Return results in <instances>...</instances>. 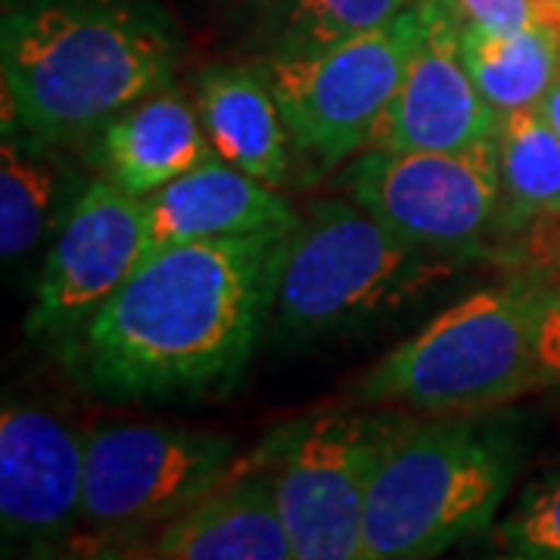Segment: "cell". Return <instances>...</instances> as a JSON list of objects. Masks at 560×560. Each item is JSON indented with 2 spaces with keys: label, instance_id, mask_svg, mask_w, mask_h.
<instances>
[{
  "label": "cell",
  "instance_id": "6da1fadb",
  "mask_svg": "<svg viewBox=\"0 0 560 560\" xmlns=\"http://www.w3.org/2000/svg\"><path fill=\"white\" fill-rule=\"evenodd\" d=\"M287 231L172 246L143 259L62 346L103 401L228 399L271 324Z\"/></svg>",
  "mask_w": 560,
  "mask_h": 560
},
{
  "label": "cell",
  "instance_id": "7a4b0ae2",
  "mask_svg": "<svg viewBox=\"0 0 560 560\" xmlns=\"http://www.w3.org/2000/svg\"><path fill=\"white\" fill-rule=\"evenodd\" d=\"M178 66L180 32L160 0H3V109L44 140L88 143L168 91Z\"/></svg>",
  "mask_w": 560,
  "mask_h": 560
},
{
  "label": "cell",
  "instance_id": "3957f363",
  "mask_svg": "<svg viewBox=\"0 0 560 560\" xmlns=\"http://www.w3.org/2000/svg\"><path fill=\"white\" fill-rule=\"evenodd\" d=\"M523 464L508 415H408L383 440L361 560H440L495 526Z\"/></svg>",
  "mask_w": 560,
  "mask_h": 560
},
{
  "label": "cell",
  "instance_id": "277c9868",
  "mask_svg": "<svg viewBox=\"0 0 560 560\" xmlns=\"http://www.w3.org/2000/svg\"><path fill=\"white\" fill-rule=\"evenodd\" d=\"M548 287L511 278L464 296L364 371L352 396L371 408L477 415L536 393V330Z\"/></svg>",
  "mask_w": 560,
  "mask_h": 560
},
{
  "label": "cell",
  "instance_id": "5b68a950",
  "mask_svg": "<svg viewBox=\"0 0 560 560\" xmlns=\"http://www.w3.org/2000/svg\"><path fill=\"white\" fill-rule=\"evenodd\" d=\"M464 261L401 241L352 200L312 202L290 234L268 334L318 342L418 302Z\"/></svg>",
  "mask_w": 560,
  "mask_h": 560
},
{
  "label": "cell",
  "instance_id": "8992f818",
  "mask_svg": "<svg viewBox=\"0 0 560 560\" xmlns=\"http://www.w3.org/2000/svg\"><path fill=\"white\" fill-rule=\"evenodd\" d=\"M237 464V440L172 423L109 420L84 430L81 551L147 539L206 499Z\"/></svg>",
  "mask_w": 560,
  "mask_h": 560
},
{
  "label": "cell",
  "instance_id": "52a82bcc",
  "mask_svg": "<svg viewBox=\"0 0 560 560\" xmlns=\"http://www.w3.org/2000/svg\"><path fill=\"white\" fill-rule=\"evenodd\" d=\"M418 25L415 0L396 20L324 54L261 66L290 135L293 162L302 165V178L318 180L340 172L368 150L383 109L399 88Z\"/></svg>",
  "mask_w": 560,
  "mask_h": 560
},
{
  "label": "cell",
  "instance_id": "ba28073f",
  "mask_svg": "<svg viewBox=\"0 0 560 560\" xmlns=\"http://www.w3.org/2000/svg\"><path fill=\"white\" fill-rule=\"evenodd\" d=\"M396 408H340L271 433L293 560H361L368 489Z\"/></svg>",
  "mask_w": 560,
  "mask_h": 560
},
{
  "label": "cell",
  "instance_id": "9c48e42d",
  "mask_svg": "<svg viewBox=\"0 0 560 560\" xmlns=\"http://www.w3.org/2000/svg\"><path fill=\"white\" fill-rule=\"evenodd\" d=\"M337 187L401 241L464 261L499 224V140L460 153L361 150Z\"/></svg>",
  "mask_w": 560,
  "mask_h": 560
},
{
  "label": "cell",
  "instance_id": "30bf717a",
  "mask_svg": "<svg viewBox=\"0 0 560 560\" xmlns=\"http://www.w3.org/2000/svg\"><path fill=\"white\" fill-rule=\"evenodd\" d=\"M84 511V430L38 401L0 411L3 560H62L75 551Z\"/></svg>",
  "mask_w": 560,
  "mask_h": 560
},
{
  "label": "cell",
  "instance_id": "8fae6325",
  "mask_svg": "<svg viewBox=\"0 0 560 560\" xmlns=\"http://www.w3.org/2000/svg\"><path fill=\"white\" fill-rule=\"evenodd\" d=\"M140 256L143 200L94 178L40 256L25 334L62 349L135 275Z\"/></svg>",
  "mask_w": 560,
  "mask_h": 560
},
{
  "label": "cell",
  "instance_id": "7c38bea8",
  "mask_svg": "<svg viewBox=\"0 0 560 560\" xmlns=\"http://www.w3.org/2000/svg\"><path fill=\"white\" fill-rule=\"evenodd\" d=\"M418 38L399 88L371 135L383 153H460L499 140L501 116L464 62L458 0H418Z\"/></svg>",
  "mask_w": 560,
  "mask_h": 560
},
{
  "label": "cell",
  "instance_id": "4fadbf2b",
  "mask_svg": "<svg viewBox=\"0 0 560 560\" xmlns=\"http://www.w3.org/2000/svg\"><path fill=\"white\" fill-rule=\"evenodd\" d=\"M156 560H293L278 508L275 452L265 440L180 517L131 541Z\"/></svg>",
  "mask_w": 560,
  "mask_h": 560
},
{
  "label": "cell",
  "instance_id": "5bb4252c",
  "mask_svg": "<svg viewBox=\"0 0 560 560\" xmlns=\"http://www.w3.org/2000/svg\"><path fill=\"white\" fill-rule=\"evenodd\" d=\"M300 212L280 190L212 160L143 197V256L202 241H231L296 228Z\"/></svg>",
  "mask_w": 560,
  "mask_h": 560
},
{
  "label": "cell",
  "instance_id": "9a60e30c",
  "mask_svg": "<svg viewBox=\"0 0 560 560\" xmlns=\"http://www.w3.org/2000/svg\"><path fill=\"white\" fill-rule=\"evenodd\" d=\"M66 147L38 138L10 109H0V256L22 265L47 253L88 190Z\"/></svg>",
  "mask_w": 560,
  "mask_h": 560
},
{
  "label": "cell",
  "instance_id": "2e32d148",
  "mask_svg": "<svg viewBox=\"0 0 560 560\" xmlns=\"http://www.w3.org/2000/svg\"><path fill=\"white\" fill-rule=\"evenodd\" d=\"M88 143L97 175L138 200L215 156L197 106L172 88L116 113Z\"/></svg>",
  "mask_w": 560,
  "mask_h": 560
},
{
  "label": "cell",
  "instance_id": "e0dca14e",
  "mask_svg": "<svg viewBox=\"0 0 560 560\" xmlns=\"http://www.w3.org/2000/svg\"><path fill=\"white\" fill-rule=\"evenodd\" d=\"M194 106L215 160L275 190L290 184V135L259 62L202 69L194 79Z\"/></svg>",
  "mask_w": 560,
  "mask_h": 560
},
{
  "label": "cell",
  "instance_id": "ac0fdd59",
  "mask_svg": "<svg viewBox=\"0 0 560 560\" xmlns=\"http://www.w3.org/2000/svg\"><path fill=\"white\" fill-rule=\"evenodd\" d=\"M415 0H237L234 28L253 62L315 57L374 32Z\"/></svg>",
  "mask_w": 560,
  "mask_h": 560
},
{
  "label": "cell",
  "instance_id": "d6986e66",
  "mask_svg": "<svg viewBox=\"0 0 560 560\" xmlns=\"http://www.w3.org/2000/svg\"><path fill=\"white\" fill-rule=\"evenodd\" d=\"M460 50L477 91L499 116L539 106L560 69V35L548 28L495 35L464 22Z\"/></svg>",
  "mask_w": 560,
  "mask_h": 560
},
{
  "label": "cell",
  "instance_id": "ffe728a7",
  "mask_svg": "<svg viewBox=\"0 0 560 560\" xmlns=\"http://www.w3.org/2000/svg\"><path fill=\"white\" fill-rule=\"evenodd\" d=\"M499 231L560 219V138L539 109L501 116Z\"/></svg>",
  "mask_w": 560,
  "mask_h": 560
},
{
  "label": "cell",
  "instance_id": "44dd1931",
  "mask_svg": "<svg viewBox=\"0 0 560 560\" xmlns=\"http://www.w3.org/2000/svg\"><path fill=\"white\" fill-rule=\"evenodd\" d=\"M504 555L523 560H560V467L533 480L514 508L492 526Z\"/></svg>",
  "mask_w": 560,
  "mask_h": 560
},
{
  "label": "cell",
  "instance_id": "7402d4cb",
  "mask_svg": "<svg viewBox=\"0 0 560 560\" xmlns=\"http://www.w3.org/2000/svg\"><path fill=\"white\" fill-rule=\"evenodd\" d=\"M458 7L470 25L495 35L521 28H548L560 35V0H458Z\"/></svg>",
  "mask_w": 560,
  "mask_h": 560
},
{
  "label": "cell",
  "instance_id": "603a6c76",
  "mask_svg": "<svg viewBox=\"0 0 560 560\" xmlns=\"http://www.w3.org/2000/svg\"><path fill=\"white\" fill-rule=\"evenodd\" d=\"M536 349H539L541 389L560 393V283H551L541 302Z\"/></svg>",
  "mask_w": 560,
  "mask_h": 560
},
{
  "label": "cell",
  "instance_id": "cb8c5ba5",
  "mask_svg": "<svg viewBox=\"0 0 560 560\" xmlns=\"http://www.w3.org/2000/svg\"><path fill=\"white\" fill-rule=\"evenodd\" d=\"M84 560H156L150 558L143 548L138 545H101V548H94V551H88V558Z\"/></svg>",
  "mask_w": 560,
  "mask_h": 560
},
{
  "label": "cell",
  "instance_id": "d4e9b609",
  "mask_svg": "<svg viewBox=\"0 0 560 560\" xmlns=\"http://www.w3.org/2000/svg\"><path fill=\"white\" fill-rule=\"evenodd\" d=\"M536 109H539L541 116H545V121L555 128V135L560 138V69H558V75H555V81H551V88L545 91V97H541Z\"/></svg>",
  "mask_w": 560,
  "mask_h": 560
},
{
  "label": "cell",
  "instance_id": "484cf974",
  "mask_svg": "<svg viewBox=\"0 0 560 560\" xmlns=\"http://www.w3.org/2000/svg\"><path fill=\"white\" fill-rule=\"evenodd\" d=\"M88 558V551H81V548H75V551H69V555H66V558L62 560H84Z\"/></svg>",
  "mask_w": 560,
  "mask_h": 560
},
{
  "label": "cell",
  "instance_id": "4316f807",
  "mask_svg": "<svg viewBox=\"0 0 560 560\" xmlns=\"http://www.w3.org/2000/svg\"><path fill=\"white\" fill-rule=\"evenodd\" d=\"M489 560H523V558H514V555H501V558H489Z\"/></svg>",
  "mask_w": 560,
  "mask_h": 560
}]
</instances>
